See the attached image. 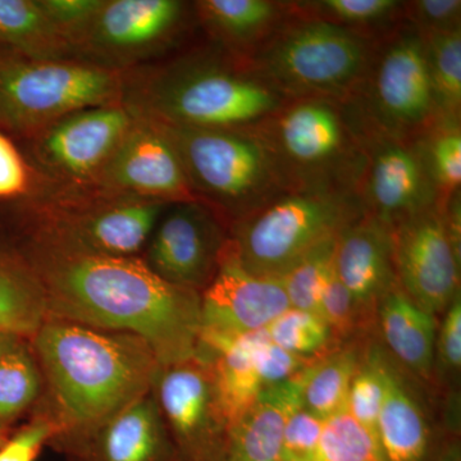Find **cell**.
<instances>
[{"label": "cell", "mask_w": 461, "mask_h": 461, "mask_svg": "<svg viewBox=\"0 0 461 461\" xmlns=\"http://www.w3.org/2000/svg\"><path fill=\"white\" fill-rule=\"evenodd\" d=\"M375 50L362 32L305 16L281 23L242 59L287 99L348 103L362 89Z\"/></svg>", "instance_id": "cell-5"}, {"label": "cell", "mask_w": 461, "mask_h": 461, "mask_svg": "<svg viewBox=\"0 0 461 461\" xmlns=\"http://www.w3.org/2000/svg\"><path fill=\"white\" fill-rule=\"evenodd\" d=\"M335 268L364 317L375 324L379 300L399 284L393 229L363 213L339 233Z\"/></svg>", "instance_id": "cell-20"}, {"label": "cell", "mask_w": 461, "mask_h": 461, "mask_svg": "<svg viewBox=\"0 0 461 461\" xmlns=\"http://www.w3.org/2000/svg\"><path fill=\"white\" fill-rule=\"evenodd\" d=\"M314 360L287 353L267 339L258 351V372L263 390L299 377Z\"/></svg>", "instance_id": "cell-43"}, {"label": "cell", "mask_w": 461, "mask_h": 461, "mask_svg": "<svg viewBox=\"0 0 461 461\" xmlns=\"http://www.w3.org/2000/svg\"><path fill=\"white\" fill-rule=\"evenodd\" d=\"M3 232L41 280L48 317L138 336L160 366L195 357L202 294L163 281L141 257L89 256Z\"/></svg>", "instance_id": "cell-1"}, {"label": "cell", "mask_w": 461, "mask_h": 461, "mask_svg": "<svg viewBox=\"0 0 461 461\" xmlns=\"http://www.w3.org/2000/svg\"><path fill=\"white\" fill-rule=\"evenodd\" d=\"M29 342L42 378L36 414L53 424L51 447L149 393L162 368L138 336L72 321L48 318Z\"/></svg>", "instance_id": "cell-2"}, {"label": "cell", "mask_w": 461, "mask_h": 461, "mask_svg": "<svg viewBox=\"0 0 461 461\" xmlns=\"http://www.w3.org/2000/svg\"><path fill=\"white\" fill-rule=\"evenodd\" d=\"M53 447L69 461H178L151 390L95 429Z\"/></svg>", "instance_id": "cell-19"}, {"label": "cell", "mask_w": 461, "mask_h": 461, "mask_svg": "<svg viewBox=\"0 0 461 461\" xmlns=\"http://www.w3.org/2000/svg\"><path fill=\"white\" fill-rule=\"evenodd\" d=\"M230 240V224L200 202L166 209L141 259L158 277L202 294L214 280Z\"/></svg>", "instance_id": "cell-14"}, {"label": "cell", "mask_w": 461, "mask_h": 461, "mask_svg": "<svg viewBox=\"0 0 461 461\" xmlns=\"http://www.w3.org/2000/svg\"><path fill=\"white\" fill-rule=\"evenodd\" d=\"M302 405L299 377L266 388L227 435L223 461H280L285 424Z\"/></svg>", "instance_id": "cell-23"}, {"label": "cell", "mask_w": 461, "mask_h": 461, "mask_svg": "<svg viewBox=\"0 0 461 461\" xmlns=\"http://www.w3.org/2000/svg\"><path fill=\"white\" fill-rule=\"evenodd\" d=\"M346 108L335 99H290L257 127L291 190L327 187L355 194L363 153L359 120Z\"/></svg>", "instance_id": "cell-8"}, {"label": "cell", "mask_w": 461, "mask_h": 461, "mask_svg": "<svg viewBox=\"0 0 461 461\" xmlns=\"http://www.w3.org/2000/svg\"><path fill=\"white\" fill-rule=\"evenodd\" d=\"M42 378L29 339H20L0 357V429L41 400Z\"/></svg>", "instance_id": "cell-29"}, {"label": "cell", "mask_w": 461, "mask_h": 461, "mask_svg": "<svg viewBox=\"0 0 461 461\" xmlns=\"http://www.w3.org/2000/svg\"><path fill=\"white\" fill-rule=\"evenodd\" d=\"M93 187L167 204L198 202L177 151L162 127L136 115Z\"/></svg>", "instance_id": "cell-17"}, {"label": "cell", "mask_w": 461, "mask_h": 461, "mask_svg": "<svg viewBox=\"0 0 461 461\" xmlns=\"http://www.w3.org/2000/svg\"><path fill=\"white\" fill-rule=\"evenodd\" d=\"M313 461H384L378 439L342 409L324 420Z\"/></svg>", "instance_id": "cell-34"}, {"label": "cell", "mask_w": 461, "mask_h": 461, "mask_svg": "<svg viewBox=\"0 0 461 461\" xmlns=\"http://www.w3.org/2000/svg\"><path fill=\"white\" fill-rule=\"evenodd\" d=\"M426 142H418L437 191V204L444 206L461 184V131L459 121H439L430 127Z\"/></svg>", "instance_id": "cell-31"}, {"label": "cell", "mask_w": 461, "mask_h": 461, "mask_svg": "<svg viewBox=\"0 0 461 461\" xmlns=\"http://www.w3.org/2000/svg\"><path fill=\"white\" fill-rule=\"evenodd\" d=\"M384 391L386 381L382 364V345L375 339H366L362 362L348 388L345 409L377 439L379 412Z\"/></svg>", "instance_id": "cell-32"}, {"label": "cell", "mask_w": 461, "mask_h": 461, "mask_svg": "<svg viewBox=\"0 0 461 461\" xmlns=\"http://www.w3.org/2000/svg\"><path fill=\"white\" fill-rule=\"evenodd\" d=\"M266 330L273 344L304 359H317L339 345L321 317L295 308L278 315Z\"/></svg>", "instance_id": "cell-35"}, {"label": "cell", "mask_w": 461, "mask_h": 461, "mask_svg": "<svg viewBox=\"0 0 461 461\" xmlns=\"http://www.w3.org/2000/svg\"><path fill=\"white\" fill-rule=\"evenodd\" d=\"M23 338H18V336L9 335V333H0V357L5 354V351L8 350L9 348H12L18 339Z\"/></svg>", "instance_id": "cell-45"}, {"label": "cell", "mask_w": 461, "mask_h": 461, "mask_svg": "<svg viewBox=\"0 0 461 461\" xmlns=\"http://www.w3.org/2000/svg\"><path fill=\"white\" fill-rule=\"evenodd\" d=\"M437 112L442 121H459L461 104V30L424 36Z\"/></svg>", "instance_id": "cell-30"}, {"label": "cell", "mask_w": 461, "mask_h": 461, "mask_svg": "<svg viewBox=\"0 0 461 461\" xmlns=\"http://www.w3.org/2000/svg\"><path fill=\"white\" fill-rule=\"evenodd\" d=\"M194 7L180 0H104L75 44L76 59L123 72L163 59L186 32Z\"/></svg>", "instance_id": "cell-10"}, {"label": "cell", "mask_w": 461, "mask_h": 461, "mask_svg": "<svg viewBox=\"0 0 461 461\" xmlns=\"http://www.w3.org/2000/svg\"><path fill=\"white\" fill-rule=\"evenodd\" d=\"M290 308L280 278L249 273L227 247L214 280L202 293V329L196 353L267 329Z\"/></svg>", "instance_id": "cell-18"}, {"label": "cell", "mask_w": 461, "mask_h": 461, "mask_svg": "<svg viewBox=\"0 0 461 461\" xmlns=\"http://www.w3.org/2000/svg\"><path fill=\"white\" fill-rule=\"evenodd\" d=\"M104 0H39L44 14L74 48ZM76 56V54H75Z\"/></svg>", "instance_id": "cell-41"}, {"label": "cell", "mask_w": 461, "mask_h": 461, "mask_svg": "<svg viewBox=\"0 0 461 461\" xmlns=\"http://www.w3.org/2000/svg\"><path fill=\"white\" fill-rule=\"evenodd\" d=\"M393 0H320L302 3L306 17L318 18L335 25L357 30L359 27L375 25L387 20L402 7Z\"/></svg>", "instance_id": "cell-38"}, {"label": "cell", "mask_w": 461, "mask_h": 461, "mask_svg": "<svg viewBox=\"0 0 461 461\" xmlns=\"http://www.w3.org/2000/svg\"><path fill=\"white\" fill-rule=\"evenodd\" d=\"M397 281L415 304L444 313L460 293V253L435 204L405 218L393 229Z\"/></svg>", "instance_id": "cell-16"}, {"label": "cell", "mask_w": 461, "mask_h": 461, "mask_svg": "<svg viewBox=\"0 0 461 461\" xmlns=\"http://www.w3.org/2000/svg\"><path fill=\"white\" fill-rule=\"evenodd\" d=\"M121 72L0 50V131L23 142L74 112L121 103Z\"/></svg>", "instance_id": "cell-9"}, {"label": "cell", "mask_w": 461, "mask_h": 461, "mask_svg": "<svg viewBox=\"0 0 461 461\" xmlns=\"http://www.w3.org/2000/svg\"><path fill=\"white\" fill-rule=\"evenodd\" d=\"M366 339L346 342L317 357L299 375L303 408L321 420L342 411L355 372L362 362Z\"/></svg>", "instance_id": "cell-28"}, {"label": "cell", "mask_w": 461, "mask_h": 461, "mask_svg": "<svg viewBox=\"0 0 461 461\" xmlns=\"http://www.w3.org/2000/svg\"><path fill=\"white\" fill-rule=\"evenodd\" d=\"M56 435L53 424L44 415L36 414L23 429L9 436L0 448V461H36L42 447Z\"/></svg>", "instance_id": "cell-42"}, {"label": "cell", "mask_w": 461, "mask_h": 461, "mask_svg": "<svg viewBox=\"0 0 461 461\" xmlns=\"http://www.w3.org/2000/svg\"><path fill=\"white\" fill-rule=\"evenodd\" d=\"M169 205L115 195L95 187L48 186L18 204L0 208V229L9 235L74 253L141 257Z\"/></svg>", "instance_id": "cell-4"}, {"label": "cell", "mask_w": 461, "mask_h": 461, "mask_svg": "<svg viewBox=\"0 0 461 461\" xmlns=\"http://www.w3.org/2000/svg\"><path fill=\"white\" fill-rule=\"evenodd\" d=\"M363 213L351 191L288 190L230 224L229 251L249 273L280 278L315 245Z\"/></svg>", "instance_id": "cell-7"}, {"label": "cell", "mask_w": 461, "mask_h": 461, "mask_svg": "<svg viewBox=\"0 0 461 461\" xmlns=\"http://www.w3.org/2000/svg\"><path fill=\"white\" fill-rule=\"evenodd\" d=\"M375 326L382 346L405 371L423 381H432L438 321L406 295L399 284L379 300Z\"/></svg>", "instance_id": "cell-22"}, {"label": "cell", "mask_w": 461, "mask_h": 461, "mask_svg": "<svg viewBox=\"0 0 461 461\" xmlns=\"http://www.w3.org/2000/svg\"><path fill=\"white\" fill-rule=\"evenodd\" d=\"M317 315L330 327L339 345L364 339L375 329V324L364 317L353 296L339 280L335 260L321 293Z\"/></svg>", "instance_id": "cell-36"}, {"label": "cell", "mask_w": 461, "mask_h": 461, "mask_svg": "<svg viewBox=\"0 0 461 461\" xmlns=\"http://www.w3.org/2000/svg\"><path fill=\"white\" fill-rule=\"evenodd\" d=\"M363 163L355 195L364 213L391 229L437 204V191L418 142L381 131L359 115Z\"/></svg>", "instance_id": "cell-13"}, {"label": "cell", "mask_w": 461, "mask_h": 461, "mask_svg": "<svg viewBox=\"0 0 461 461\" xmlns=\"http://www.w3.org/2000/svg\"><path fill=\"white\" fill-rule=\"evenodd\" d=\"M193 7L214 44L244 58L281 25L285 5L271 0H200Z\"/></svg>", "instance_id": "cell-25"}, {"label": "cell", "mask_w": 461, "mask_h": 461, "mask_svg": "<svg viewBox=\"0 0 461 461\" xmlns=\"http://www.w3.org/2000/svg\"><path fill=\"white\" fill-rule=\"evenodd\" d=\"M409 5L411 26L421 38L460 26V0H420Z\"/></svg>", "instance_id": "cell-44"}, {"label": "cell", "mask_w": 461, "mask_h": 461, "mask_svg": "<svg viewBox=\"0 0 461 461\" xmlns=\"http://www.w3.org/2000/svg\"><path fill=\"white\" fill-rule=\"evenodd\" d=\"M157 123L177 151L194 196L229 224L291 190L277 158L258 129H189Z\"/></svg>", "instance_id": "cell-6"}, {"label": "cell", "mask_w": 461, "mask_h": 461, "mask_svg": "<svg viewBox=\"0 0 461 461\" xmlns=\"http://www.w3.org/2000/svg\"><path fill=\"white\" fill-rule=\"evenodd\" d=\"M8 437H9V430L0 429V448H2L3 445H5V442H7Z\"/></svg>", "instance_id": "cell-46"}, {"label": "cell", "mask_w": 461, "mask_h": 461, "mask_svg": "<svg viewBox=\"0 0 461 461\" xmlns=\"http://www.w3.org/2000/svg\"><path fill=\"white\" fill-rule=\"evenodd\" d=\"M121 103L81 109L18 142L36 171L54 187H93L131 126Z\"/></svg>", "instance_id": "cell-12"}, {"label": "cell", "mask_w": 461, "mask_h": 461, "mask_svg": "<svg viewBox=\"0 0 461 461\" xmlns=\"http://www.w3.org/2000/svg\"><path fill=\"white\" fill-rule=\"evenodd\" d=\"M48 185L18 142L0 131V208L32 198Z\"/></svg>", "instance_id": "cell-37"}, {"label": "cell", "mask_w": 461, "mask_h": 461, "mask_svg": "<svg viewBox=\"0 0 461 461\" xmlns=\"http://www.w3.org/2000/svg\"><path fill=\"white\" fill-rule=\"evenodd\" d=\"M268 339L266 329L200 350L194 359L206 364L215 393L229 424L256 403L263 386L258 372V351Z\"/></svg>", "instance_id": "cell-24"}, {"label": "cell", "mask_w": 461, "mask_h": 461, "mask_svg": "<svg viewBox=\"0 0 461 461\" xmlns=\"http://www.w3.org/2000/svg\"><path fill=\"white\" fill-rule=\"evenodd\" d=\"M384 391L378 420V442L384 461H432L437 451L423 400L405 371L382 346Z\"/></svg>", "instance_id": "cell-21"}, {"label": "cell", "mask_w": 461, "mask_h": 461, "mask_svg": "<svg viewBox=\"0 0 461 461\" xmlns=\"http://www.w3.org/2000/svg\"><path fill=\"white\" fill-rule=\"evenodd\" d=\"M461 369V295L455 296L437 329L435 371L442 378L459 377Z\"/></svg>", "instance_id": "cell-40"}, {"label": "cell", "mask_w": 461, "mask_h": 461, "mask_svg": "<svg viewBox=\"0 0 461 461\" xmlns=\"http://www.w3.org/2000/svg\"><path fill=\"white\" fill-rule=\"evenodd\" d=\"M121 80L130 113L189 129H257L290 100L217 44L121 72Z\"/></svg>", "instance_id": "cell-3"}, {"label": "cell", "mask_w": 461, "mask_h": 461, "mask_svg": "<svg viewBox=\"0 0 461 461\" xmlns=\"http://www.w3.org/2000/svg\"><path fill=\"white\" fill-rule=\"evenodd\" d=\"M366 90L368 107L362 117L381 131L411 140L442 121L437 112L426 44L414 27L397 32L375 50Z\"/></svg>", "instance_id": "cell-11"}, {"label": "cell", "mask_w": 461, "mask_h": 461, "mask_svg": "<svg viewBox=\"0 0 461 461\" xmlns=\"http://www.w3.org/2000/svg\"><path fill=\"white\" fill-rule=\"evenodd\" d=\"M0 50L33 59L77 60L39 0H0Z\"/></svg>", "instance_id": "cell-27"}, {"label": "cell", "mask_w": 461, "mask_h": 461, "mask_svg": "<svg viewBox=\"0 0 461 461\" xmlns=\"http://www.w3.org/2000/svg\"><path fill=\"white\" fill-rule=\"evenodd\" d=\"M324 420L296 406L285 424L280 461H313Z\"/></svg>", "instance_id": "cell-39"}, {"label": "cell", "mask_w": 461, "mask_h": 461, "mask_svg": "<svg viewBox=\"0 0 461 461\" xmlns=\"http://www.w3.org/2000/svg\"><path fill=\"white\" fill-rule=\"evenodd\" d=\"M151 391L178 461H223L230 424L206 364L191 359L162 366Z\"/></svg>", "instance_id": "cell-15"}, {"label": "cell", "mask_w": 461, "mask_h": 461, "mask_svg": "<svg viewBox=\"0 0 461 461\" xmlns=\"http://www.w3.org/2000/svg\"><path fill=\"white\" fill-rule=\"evenodd\" d=\"M338 238L339 233L323 240L281 276L291 308L317 314L321 293L335 260Z\"/></svg>", "instance_id": "cell-33"}, {"label": "cell", "mask_w": 461, "mask_h": 461, "mask_svg": "<svg viewBox=\"0 0 461 461\" xmlns=\"http://www.w3.org/2000/svg\"><path fill=\"white\" fill-rule=\"evenodd\" d=\"M48 318L41 280L14 241L0 230V333L30 339Z\"/></svg>", "instance_id": "cell-26"}]
</instances>
